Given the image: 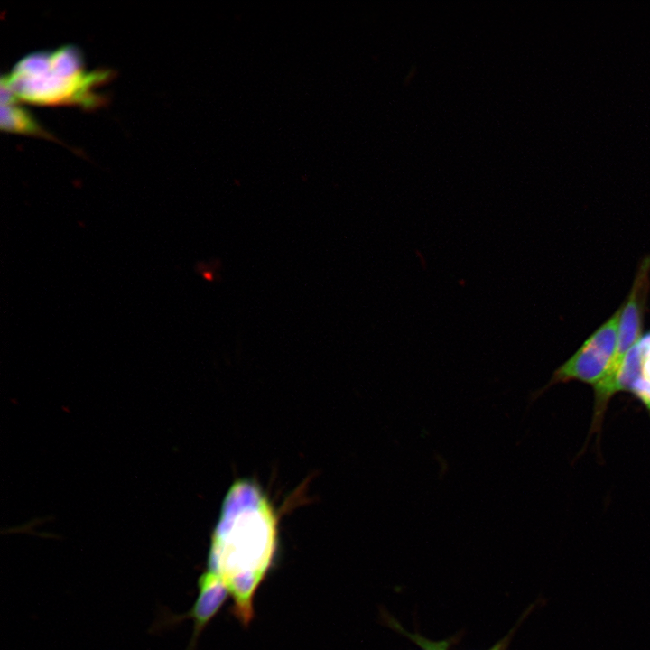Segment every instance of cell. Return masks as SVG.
<instances>
[{"label": "cell", "instance_id": "cell-1", "mask_svg": "<svg viewBox=\"0 0 650 650\" xmlns=\"http://www.w3.org/2000/svg\"><path fill=\"white\" fill-rule=\"evenodd\" d=\"M277 547L274 506L257 483L237 479L225 495L211 535L207 570L226 583L232 614L244 627L254 618L255 595L274 565Z\"/></svg>", "mask_w": 650, "mask_h": 650}, {"label": "cell", "instance_id": "cell-2", "mask_svg": "<svg viewBox=\"0 0 650 650\" xmlns=\"http://www.w3.org/2000/svg\"><path fill=\"white\" fill-rule=\"evenodd\" d=\"M107 78V72H88L79 51L63 47L23 58L2 78L1 88L30 103L93 107L99 102L94 88Z\"/></svg>", "mask_w": 650, "mask_h": 650}, {"label": "cell", "instance_id": "cell-3", "mask_svg": "<svg viewBox=\"0 0 650 650\" xmlns=\"http://www.w3.org/2000/svg\"><path fill=\"white\" fill-rule=\"evenodd\" d=\"M620 307L599 325L582 343L580 348L557 367L548 384L534 393V401L553 385L580 381L595 385L610 368L618 347Z\"/></svg>", "mask_w": 650, "mask_h": 650}, {"label": "cell", "instance_id": "cell-4", "mask_svg": "<svg viewBox=\"0 0 650 650\" xmlns=\"http://www.w3.org/2000/svg\"><path fill=\"white\" fill-rule=\"evenodd\" d=\"M650 292V255L639 263L627 299L620 305L618 347L613 363L594 387V395L603 393L613 381L626 355L642 338L646 302Z\"/></svg>", "mask_w": 650, "mask_h": 650}, {"label": "cell", "instance_id": "cell-5", "mask_svg": "<svg viewBox=\"0 0 650 650\" xmlns=\"http://www.w3.org/2000/svg\"><path fill=\"white\" fill-rule=\"evenodd\" d=\"M198 589L197 599L190 611L181 616L163 614L162 618L154 627L156 629L171 627L176 623L191 618L194 627L187 650L196 649L197 641L201 632L230 595L223 580L208 570L199 577Z\"/></svg>", "mask_w": 650, "mask_h": 650}, {"label": "cell", "instance_id": "cell-6", "mask_svg": "<svg viewBox=\"0 0 650 650\" xmlns=\"http://www.w3.org/2000/svg\"><path fill=\"white\" fill-rule=\"evenodd\" d=\"M1 128L9 132L50 137L29 112L17 105V99L2 88Z\"/></svg>", "mask_w": 650, "mask_h": 650}, {"label": "cell", "instance_id": "cell-7", "mask_svg": "<svg viewBox=\"0 0 650 650\" xmlns=\"http://www.w3.org/2000/svg\"><path fill=\"white\" fill-rule=\"evenodd\" d=\"M636 346L639 351V377L630 392L641 401L650 400V331L642 336Z\"/></svg>", "mask_w": 650, "mask_h": 650}, {"label": "cell", "instance_id": "cell-8", "mask_svg": "<svg viewBox=\"0 0 650 650\" xmlns=\"http://www.w3.org/2000/svg\"><path fill=\"white\" fill-rule=\"evenodd\" d=\"M384 620L387 623V626L391 627L392 629L395 630L396 632L404 635L406 637H408L410 640L414 642L419 647H421L422 650H450L451 647L460 641V635L453 636L451 637L439 640V641H432L428 638H425L422 635L418 633L412 634L408 631H406L398 621H396L395 618H393L390 615L387 613L383 614Z\"/></svg>", "mask_w": 650, "mask_h": 650}, {"label": "cell", "instance_id": "cell-9", "mask_svg": "<svg viewBox=\"0 0 650 650\" xmlns=\"http://www.w3.org/2000/svg\"><path fill=\"white\" fill-rule=\"evenodd\" d=\"M520 625V622H517L514 627H512L508 633L503 636L500 640H498L497 643H495L488 650H507L508 646L510 645L511 640L513 639V636L516 631V628Z\"/></svg>", "mask_w": 650, "mask_h": 650}, {"label": "cell", "instance_id": "cell-10", "mask_svg": "<svg viewBox=\"0 0 650 650\" xmlns=\"http://www.w3.org/2000/svg\"><path fill=\"white\" fill-rule=\"evenodd\" d=\"M642 403H644L645 406L646 407V409L650 414V400H644V401H642Z\"/></svg>", "mask_w": 650, "mask_h": 650}]
</instances>
